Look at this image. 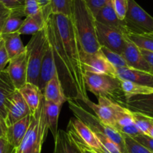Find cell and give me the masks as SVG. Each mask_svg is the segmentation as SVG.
I'll use <instances>...</instances> for the list:
<instances>
[{"mask_svg":"<svg viewBox=\"0 0 153 153\" xmlns=\"http://www.w3.org/2000/svg\"><path fill=\"white\" fill-rule=\"evenodd\" d=\"M96 31L98 43L113 52L122 55L127 41L126 36L121 31L106 26L96 21Z\"/></svg>","mask_w":153,"mask_h":153,"instance_id":"52a82bcc","label":"cell"},{"mask_svg":"<svg viewBox=\"0 0 153 153\" xmlns=\"http://www.w3.org/2000/svg\"><path fill=\"white\" fill-rule=\"evenodd\" d=\"M139 49H140V48H139ZM140 49L142 55H143V58H145L146 61L147 62L148 65H149V67H150L151 72H152V73H153V52L144 50V49Z\"/></svg>","mask_w":153,"mask_h":153,"instance_id":"f6af8a7d","label":"cell"},{"mask_svg":"<svg viewBox=\"0 0 153 153\" xmlns=\"http://www.w3.org/2000/svg\"><path fill=\"white\" fill-rule=\"evenodd\" d=\"M67 131L72 133L80 141L89 147L103 153L101 143L95 133L80 120L76 117L71 118L69 122Z\"/></svg>","mask_w":153,"mask_h":153,"instance_id":"ba28073f","label":"cell"},{"mask_svg":"<svg viewBox=\"0 0 153 153\" xmlns=\"http://www.w3.org/2000/svg\"><path fill=\"white\" fill-rule=\"evenodd\" d=\"M9 59L7 51L4 47V43L2 39L0 40V73L4 71L8 64Z\"/></svg>","mask_w":153,"mask_h":153,"instance_id":"f35d334b","label":"cell"},{"mask_svg":"<svg viewBox=\"0 0 153 153\" xmlns=\"http://www.w3.org/2000/svg\"><path fill=\"white\" fill-rule=\"evenodd\" d=\"M31 114L29 108L21 96L18 90L15 91L10 104L7 110L6 118L4 120V125L6 128L12 124L20 120L25 117Z\"/></svg>","mask_w":153,"mask_h":153,"instance_id":"7c38bea8","label":"cell"},{"mask_svg":"<svg viewBox=\"0 0 153 153\" xmlns=\"http://www.w3.org/2000/svg\"><path fill=\"white\" fill-rule=\"evenodd\" d=\"M97 100L98 103L93 102L90 99L86 100L84 103L94 112L96 116L100 120L102 123H103L105 125L115 128L116 117L114 105L116 102L104 97H99Z\"/></svg>","mask_w":153,"mask_h":153,"instance_id":"30bf717a","label":"cell"},{"mask_svg":"<svg viewBox=\"0 0 153 153\" xmlns=\"http://www.w3.org/2000/svg\"><path fill=\"white\" fill-rule=\"evenodd\" d=\"M21 17L22 16L16 14V13H10V16L7 18L5 23H4L1 34L18 32L24 21V19H22Z\"/></svg>","mask_w":153,"mask_h":153,"instance_id":"4dcf8cb0","label":"cell"},{"mask_svg":"<svg viewBox=\"0 0 153 153\" xmlns=\"http://www.w3.org/2000/svg\"><path fill=\"white\" fill-rule=\"evenodd\" d=\"M132 115L134 124L138 128L141 134L147 135L148 132H149V129L152 125V119L149 117H146L142 114L138 113V112L132 111Z\"/></svg>","mask_w":153,"mask_h":153,"instance_id":"1f68e13d","label":"cell"},{"mask_svg":"<svg viewBox=\"0 0 153 153\" xmlns=\"http://www.w3.org/2000/svg\"><path fill=\"white\" fill-rule=\"evenodd\" d=\"M48 45L45 26L41 31L32 34L26 47L27 64V82L37 86L39 73L43 55Z\"/></svg>","mask_w":153,"mask_h":153,"instance_id":"5b68a950","label":"cell"},{"mask_svg":"<svg viewBox=\"0 0 153 153\" xmlns=\"http://www.w3.org/2000/svg\"><path fill=\"white\" fill-rule=\"evenodd\" d=\"M0 37H1V34H0Z\"/></svg>","mask_w":153,"mask_h":153,"instance_id":"c3c4849f","label":"cell"},{"mask_svg":"<svg viewBox=\"0 0 153 153\" xmlns=\"http://www.w3.org/2000/svg\"><path fill=\"white\" fill-rule=\"evenodd\" d=\"M16 148L12 146L5 137H0V153H16Z\"/></svg>","mask_w":153,"mask_h":153,"instance_id":"b9f144b4","label":"cell"},{"mask_svg":"<svg viewBox=\"0 0 153 153\" xmlns=\"http://www.w3.org/2000/svg\"><path fill=\"white\" fill-rule=\"evenodd\" d=\"M151 119H152V127L150 128V129H149V132H148L147 136H149V137H152V138H153V118H151Z\"/></svg>","mask_w":153,"mask_h":153,"instance_id":"7dc6e473","label":"cell"},{"mask_svg":"<svg viewBox=\"0 0 153 153\" xmlns=\"http://www.w3.org/2000/svg\"><path fill=\"white\" fill-rule=\"evenodd\" d=\"M122 55L125 59L127 67L129 68L152 73L150 67L140 52V49L128 38Z\"/></svg>","mask_w":153,"mask_h":153,"instance_id":"5bb4252c","label":"cell"},{"mask_svg":"<svg viewBox=\"0 0 153 153\" xmlns=\"http://www.w3.org/2000/svg\"><path fill=\"white\" fill-rule=\"evenodd\" d=\"M55 140L53 153H81L73 139L66 131L58 130Z\"/></svg>","mask_w":153,"mask_h":153,"instance_id":"603a6c76","label":"cell"},{"mask_svg":"<svg viewBox=\"0 0 153 153\" xmlns=\"http://www.w3.org/2000/svg\"><path fill=\"white\" fill-rule=\"evenodd\" d=\"M40 12H42L41 8L37 0H25L24 13L25 17L34 16Z\"/></svg>","mask_w":153,"mask_h":153,"instance_id":"8d00e7d4","label":"cell"},{"mask_svg":"<svg viewBox=\"0 0 153 153\" xmlns=\"http://www.w3.org/2000/svg\"><path fill=\"white\" fill-rule=\"evenodd\" d=\"M114 10L120 20H124L128 9V0H111Z\"/></svg>","mask_w":153,"mask_h":153,"instance_id":"d590c367","label":"cell"},{"mask_svg":"<svg viewBox=\"0 0 153 153\" xmlns=\"http://www.w3.org/2000/svg\"><path fill=\"white\" fill-rule=\"evenodd\" d=\"M39 2V4L41 8L42 13H43L44 19H48L49 15L51 14V7H50V3H49V0H37Z\"/></svg>","mask_w":153,"mask_h":153,"instance_id":"ee69618b","label":"cell"},{"mask_svg":"<svg viewBox=\"0 0 153 153\" xmlns=\"http://www.w3.org/2000/svg\"><path fill=\"white\" fill-rule=\"evenodd\" d=\"M100 52L102 54L103 56L107 59V61L114 67L115 69L123 68V67H127V64L126 63L125 59L123 57L122 55L113 52L104 46H100L99 49Z\"/></svg>","mask_w":153,"mask_h":153,"instance_id":"f1b7e54d","label":"cell"},{"mask_svg":"<svg viewBox=\"0 0 153 153\" xmlns=\"http://www.w3.org/2000/svg\"><path fill=\"white\" fill-rule=\"evenodd\" d=\"M85 82L87 91L97 97L109 99L124 105L125 96L122 91L121 81L115 76L106 74L85 72Z\"/></svg>","mask_w":153,"mask_h":153,"instance_id":"7a4b0ae2","label":"cell"},{"mask_svg":"<svg viewBox=\"0 0 153 153\" xmlns=\"http://www.w3.org/2000/svg\"><path fill=\"white\" fill-rule=\"evenodd\" d=\"M82 59L85 71L97 74H106L117 77V70L98 51L94 54L85 53L82 51Z\"/></svg>","mask_w":153,"mask_h":153,"instance_id":"9c48e42d","label":"cell"},{"mask_svg":"<svg viewBox=\"0 0 153 153\" xmlns=\"http://www.w3.org/2000/svg\"><path fill=\"white\" fill-rule=\"evenodd\" d=\"M115 117H116V126L115 129L122 127L128 126L134 124L132 111L123 105L115 102Z\"/></svg>","mask_w":153,"mask_h":153,"instance_id":"484cf974","label":"cell"},{"mask_svg":"<svg viewBox=\"0 0 153 153\" xmlns=\"http://www.w3.org/2000/svg\"><path fill=\"white\" fill-rule=\"evenodd\" d=\"M6 131V127L4 125L3 122L1 121V118H0V136L1 137H3L4 135V132Z\"/></svg>","mask_w":153,"mask_h":153,"instance_id":"bcb514c9","label":"cell"},{"mask_svg":"<svg viewBox=\"0 0 153 153\" xmlns=\"http://www.w3.org/2000/svg\"><path fill=\"white\" fill-rule=\"evenodd\" d=\"M124 106L132 111L153 118V93L126 98Z\"/></svg>","mask_w":153,"mask_h":153,"instance_id":"d6986e66","label":"cell"},{"mask_svg":"<svg viewBox=\"0 0 153 153\" xmlns=\"http://www.w3.org/2000/svg\"><path fill=\"white\" fill-rule=\"evenodd\" d=\"M133 138L136 141H137L139 143L143 145V146H145L149 150H150L151 152H153V138H152V137H149V136L146 135V134H140L139 135L135 136Z\"/></svg>","mask_w":153,"mask_h":153,"instance_id":"60d3db41","label":"cell"},{"mask_svg":"<svg viewBox=\"0 0 153 153\" xmlns=\"http://www.w3.org/2000/svg\"><path fill=\"white\" fill-rule=\"evenodd\" d=\"M123 136L127 153H153L147 148L136 141L133 137L124 134H123Z\"/></svg>","mask_w":153,"mask_h":153,"instance_id":"d6a6232c","label":"cell"},{"mask_svg":"<svg viewBox=\"0 0 153 153\" xmlns=\"http://www.w3.org/2000/svg\"><path fill=\"white\" fill-rule=\"evenodd\" d=\"M101 143L103 153H123L120 148L108 137L100 133H95Z\"/></svg>","mask_w":153,"mask_h":153,"instance_id":"836d02e7","label":"cell"},{"mask_svg":"<svg viewBox=\"0 0 153 153\" xmlns=\"http://www.w3.org/2000/svg\"><path fill=\"white\" fill-rule=\"evenodd\" d=\"M42 94L45 101L49 102L63 105L65 102H67V99L64 95L62 85L57 73L48 82Z\"/></svg>","mask_w":153,"mask_h":153,"instance_id":"ffe728a7","label":"cell"},{"mask_svg":"<svg viewBox=\"0 0 153 153\" xmlns=\"http://www.w3.org/2000/svg\"><path fill=\"white\" fill-rule=\"evenodd\" d=\"M67 102L70 109L77 119L80 120L85 125L88 126L94 133H100L108 137L120 148L123 153H127L122 134L113 127L105 125L95 114L89 111L78 100H69Z\"/></svg>","mask_w":153,"mask_h":153,"instance_id":"277c9868","label":"cell"},{"mask_svg":"<svg viewBox=\"0 0 153 153\" xmlns=\"http://www.w3.org/2000/svg\"><path fill=\"white\" fill-rule=\"evenodd\" d=\"M121 87L125 98L134 97V96L143 95L153 93V88L138 85L129 81H121Z\"/></svg>","mask_w":153,"mask_h":153,"instance_id":"4316f807","label":"cell"},{"mask_svg":"<svg viewBox=\"0 0 153 153\" xmlns=\"http://www.w3.org/2000/svg\"><path fill=\"white\" fill-rule=\"evenodd\" d=\"M124 22L128 34L153 33V17L142 8L135 0H128V9Z\"/></svg>","mask_w":153,"mask_h":153,"instance_id":"8992f818","label":"cell"},{"mask_svg":"<svg viewBox=\"0 0 153 153\" xmlns=\"http://www.w3.org/2000/svg\"><path fill=\"white\" fill-rule=\"evenodd\" d=\"M11 11L5 7L3 4L0 2V34H1L2 28L7 18L10 16Z\"/></svg>","mask_w":153,"mask_h":153,"instance_id":"7bdbcfd3","label":"cell"},{"mask_svg":"<svg viewBox=\"0 0 153 153\" xmlns=\"http://www.w3.org/2000/svg\"><path fill=\"white\" fill-rule=\"evenodd\" d=\"M5 70L15 88L19 91L27 83L28 64L26 52L10 59Z\"/></svg>","mask_w":153,"mask_h":153,"instance_id":"8fae6325","label":"cell"},{"mask_svg":"<svg viewBox=\"0 0 153 153\" xmlns=\"http://www.w3.org/2000/svg\"><path fill=\"white\" fill-rule=\"evenodd\" d=\"M19 92L28 105L31 114L33 115L40 106L43 97L41 91L37 85L27 82L19 90Z\"/></svg>","mask_w":153,"mask_h":153,"instance_id":"44dd1931","label":"cell"},{"mask_svg":"<svg viewBox=\"0 0 153 153\" xmlns=\"http://www.w3.org/2000/svg\"><path fill=\"white\" fill-rule=\"evenodd\" d=\"M95 19L97 22H100V23L121 31L125 35L128 34L124 20H120L117 17L113 7H112L111 0H109L99 10L97 14L95 16Z\"/></svg>","mask_w":153,"mask_h":153,"instance_id":"2e32d148","label":"cell"},{"mask_svg":"<svg viewBox=\"0 0 153 153\" xmlns=\"http://www.w3.org/2000/svg\"><path fill=\"white\" fill-rule=\"evenodd\" d=\"M43 106H44V113L48 128H49V130H50L55 139L58 131V117H59L60 111H61L62 105L49 102L44 100Z\"/></svg>","mask_w":153,"mask_h":153,"instance_id":"cb8c5ba5","label":"cell"},{"mask_svg":"<svg viewBox=\"0 0 153 153\" xmlns=\"http://www.w3.org/2000/svg\"><path fill=\"white\" fill-rule=\"evenodd\" d=\"M109 0H85V3L87 4L88 7H89L91 11L94 14V17L99 10Z\"/></svg>","mask_w":153,"mask_h":153,"instance_id":"74e56055","label":"cell"},{"mask_svg":"<svg viewBox=\"0 0 153 153\" xmlns=\"http://www.w3.org/2000/svg\"><path fill=\"white\" fill-rule=\"evenodd\" d=\"M16 89L5 70L0 73V118L4 125L7 110ZM5 126V125H4ZM6 127V126H5Z\"/></svg>","mask_w":153,"mask_h":153,"instance_id":"4fadbf2b","label":"cell"},{"mask_svg":"<svg viewBox=\"0 0 153 153\" xmlns=\"http://www.w3.org/2000/svg\"><path fill=\"white\" fill-rule=\"evenodd\" d=\"M1 37L4 41V47L10 60L26 52V47L23 45L20 34L18 32L1 34Z\"/></svg>","mask_w":153,"mask_h":153,"instance_id":"7402d4cb","label":"cell"},{"mask_svg":"<svg viewBox=\"0 0 153 153\" xmlns=\"http://www.w3.org/2000/svg\"><path fill=\"white\" fill-rule=\"evenodd\" d=\"M1 37H0V40H1Z\"/></svg>","mask_w":153,"mask_h":153,"instance_id":"681fc988","label":"cell"},{"mask_svg":"<svg viewBox=\"0 0 153 153\" xmlns=\"http://www.w3.org/2000/svg\"><path fill=\"white\" fill-rule=\"evenodd\" d=\"M31 114L7 127L4 137L13 146L18 149L26 134L31 121Z\"/></svg>","mask_w":153,"mask_h":153,"instance_id":"e0dca14e","label":"cell"},{"mask_svg":"<svg viewBox=\"0 0 153 153\" xmlns=\"http://www.w3.org/2000/svg\"><path fill=\"white\" fill-rule=\"evenodd\" d=\"M56 73V67H55L52 48L48 43L46 52L42 60L38 76V82H37V87L42 94L48 82L54 77Z\"/></svg>","mask_w":153,"mask_h":153,"instance_id":"9a60e30c","label":"cell"},{"mask_svg":"<svg viewBox=\"0 0 153 153\" xmlns=\"http://www.w3.org/2000/svg\"><path fill=\"white\" fill-rule=\"evenodd\" d=\"M0 137H1V136H0Z\"/></svg>","mask_w":153,"mask_h":153,"instance_id":"f907efd6","label":"cell"},{"mask_svg":"<svg viewBox=\"0 0 153 153\" xmlns=\"http://www.w3.org/2000/svg\"><path fill=\"white\" fill-rule=\"evenodd\" d=\"M46 19H44L42 12L31 16H26L24 19L23 23L18 31L20 35H28V34H36L41 31L45 26Z\"/></svg>","mask_w":153,"mask_h":153,"instance_id":"d4e9b609","label":"cell"},{"mask_svg":"<svg viewBox=\"0 0 153 153\" xmlns=\"http://www.w3.org/2000/svg\"><path fill=\"white\" fill-rule=\"evenodd\" d=\"M67 134L71 137V138L73 139V140L74 141V143H76V145L77 146V147L79 148V149L80 150L81 153H102V152H98V151L95 150V149H92V148L89 147L87 145H85V143H82V141L79 140L77 137H76L75 135H73L72 133L69 132V131H67Z\"/></svg>","mask_w":153,"mask_h":153,"instance_id":"ab89813d","label":"cell"},{"mask_svg":"<svg viewBox=\"0 0 153 153\" xmlns=\"http://www.w3.org/2000/svg\"><path fill=\"white\" fill-rule=\"evenodd\" d=\"M43 103V97L38 109L31 116L29 128L20 146L16 149V153H41L42 146L49 130Z\"/></svg>","mask_w":153,"mask_h":153,"instance_id":"3957f363","label":"cell"},{"mask_svg":"<svg viewBox=\"0 0 153 153\" xmlns=\"http://www.w3.org/2000/svg\"><path fill=\"white\" fill-rule=\"evenodd\" d=\"M126 36L140 49L153 52V33L142 34L128 33Z\"/></svg>","mask_w":153,"mask_h":153,"instance_id":"83f0119b","label":"cell"},{"mask_svg":"<svg viewBox=\"0 0 153 153\" xmlns=\"http://www.w3.org/2000/svg\"><path fill=\"white\" fill-rule=\"evenodd\" d=\"M71 19L83 52L96 53L100 49L96 19L85 0H73Z\"/></svg>","mask_w":153,"mask_h":153,"instance_id":"6da1fadb","label":"cell"},{"mask_svg":"<svg viewBox=\"0 0 153 153\" xmlns=\"http://www.w3.org/2000/svg\"><path fill=\"white\" fill-rule=\"evenodd\" d=\"M51 13L71 16L73 0H49Z\"/></svg>","mask_w":153,"mask_h":153,"instance_id":"f546056e","label":"cell"},{"mask_svg":"<svg viewBox=\"0 0 153 153\" xmlns=\"http://www.w3.org/2000/svg\"><path fill=\"white\" fill-rule=\"evenodd\" d=\"M117 77L120 81H129L153 88V73H152L126 67L117 69Z\"/></svg>","mask_w":153,"mask_h":153,"instance_id":"ac0fdd59","label":"cell"},{"mask_svg":"<svg viewBox=\"0 0 153 153\" xmlns=\"http://www.w3.org/2000/svg\"><path fill=\"white\" fill-rule=\"evenodd\" d=\"M0 2L4 4L11 13H16L20 16H25L24 13L25 0H0Z\"/></svg>","mask_w":153,"mask_h":153,"instance_id":"e575fe53","label":"cell"}]
</instances>
